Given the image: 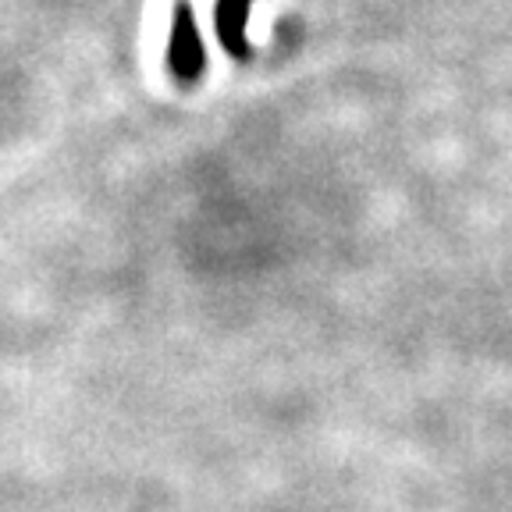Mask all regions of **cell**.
Here are the masks:
<instances>
[{
    "mask_svg": "<svg viewBox=\"0 0 512 512\" xmlns=\"http://www.w3.org/2000/svg\"><path fill=\"white\" fill-rule=\"evenodd\" d=\"M168 64H171V72H175L182 82L200 79L203 68H207L200 29H196V18H192V8L185 4V0H178V4H175V18H171Z\"/></svg>",
    "mask_w": 512,
    "mask_h": 512,
    "instance_id": "1",
    "label": "cell"
},
{
    "mask_svg": "<svg viewBox=\"0 0 512 512\" xmlns=\"http://www.w3.org/2000/svg\"><path fill=\"white\" fill-rule=\"evenodd\" d=\"M246 22H249V0H217L214 8V29L217 40L228 54L246 57Z\"/></svg>",
    "mask_w": 512,
    "mask_h": 512,
    "instance_id": "2",
    "label": "cell"
}]
</instances>
